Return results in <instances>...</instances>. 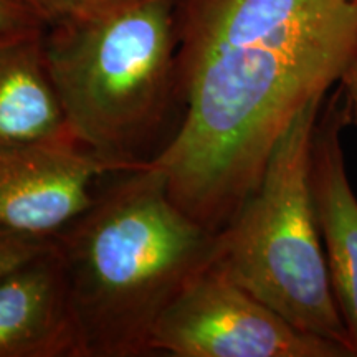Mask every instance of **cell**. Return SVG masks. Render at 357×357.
Here are the masks:
<instances>
[{
  "mask_svg": "<svg viewBox=\"0 0 357 357\" xmlns=\"http://www.w3.org/2000/svg\"><path fill=\"white\" fill-rule=\"evenodd\" d=\"M182 118L151 164L211 234L252 194L296 116L357 55L351 0H176Z\"/></svg>",
  "mask_w": 357,
  "mask_h": 357,
  "instance_id": "1",
  "label": "cell"
},
{
  "mask_svg": "<svg viewBox=\"0 0 357 357\" xmlns=\"http://www.w3.org/2000/svg\"><path fill=\"white\" fill-rule=\"evenodd\" d=\"M52 238L86 357H141L162 312L211 263L215 234L178 207L147 162L108 176Z\"/></svg>",
  "mask_w": 357,
  "mask_h": 357,
  "instance_id": "2",
  "label": "cell"
},
{
  "mask_svg": "<svg viewBox=\"0 0 357 357\" xmlns=\"http://www.w3.org/2000/svg\"><path fill=\"white\" fill-rule=\"evenodd\" d=\"M42 50L71 137L118 171L151 162L181 108L176 0H108L45 26Z\"/></svg>",
  "mask_w": 357,
  "mask_h": 357,
  "instance_id": "3",
  "label": "cell"
},
{
  "mask_svg": "<svg viewBox=\"0 0 357 357\" xmlns=\"http://www.w3.org/2000/svg\"><path fill=\"white\" fill-rule=\"evenodd\" d=\"M323 101H311L281 136L255 189L215 234L211 263L294 328L354 357L311 195V141Z\"/></svg>",
  "mask_w": 357,
  "mask_h": 357,
  "instance_id": "4",
  "label": "cell"
},
{
  "mask_svg": "<svg viewBox=\"0 0 357 357\" xmlns=\"http://www.w3.org/2000/svg\"><path fill=\"white\" fill-rule=\"evenodd\" d=\"M149 349L171 357H352L294 328L212 263L162 312Z\"/></svg>",
  "mask_w": 357,
  "mask_h": 357,
  "instance_id": "5",
  "label": "cell"
},
{
  "mask_svg": "<svg viewBox=\"0 0 357 357\" xmlns=\"http://www.w3.org/2000/svg\"><path fill=\"white\" fill-rule=\"evenodd\" d=\"M114 172L75 139L0 144V229L53 236Z\"/></svg>",
  "mask_w": 357,
  "mask_h": 357,
  "instance_id": "6",
  "label": "cell"
},
{
  "mask_svg": "<svg viewBox=\"0 0 357 357\" xmlns=\"http://www.w3.org/2000/svg\"><path fill=\"white\" fill-rule=\"evenodd\" d=\"M346 126L349 119L337 84L324 98L312 132L310 182L334 300L357 357V195L346 167Z\"/></svg>",
  "mask_w": 357,
  "mask_h": 357,
  "instance_id": "7",
  "label": "cell"
},
{
  "mask_svg": "<svg viewBox=\"0 0 357 357\" xmlns=\"http://www.w3.org/2000/svg\"><path fill=\"white\" fill-rule=\"evenodd\" d=\"M0 357H86L53 238L0 276Z\"/></svg>",
  "mask_w": 357,
  "mask_h": 357,
  "instance_id": "8",
  "label": "cell"
},
{
  "mask_svg": "<svg viewBox=\"0 0 357 357\" xmlns=\"http://www.w3.org/2000/svg\"><path fill=\"white\" fill-rule=\"evenodd\" d=\"M42 33L0 35V144L73 139L45 68Z\"/></svg>",
  "mask_w": 357,
  "mask_h": 357,
  "instance_id": "9",
  "label": "cell"
},
{
  "mask_svg": "<svg viewBox=\"0 0 357 357\" xmlns=\"http://www.w3.org/2000/svg\"><path fill=\"white\" fill-rule=\"evenodd\" d=\"M52 243V236L17 234L0 229V276L43 252Z\"/></svg>",
  "mask_w": 357,
  "mask_h": 357,
  "instance_id": "10",
  "label": "cell"
},
{
  "mask_svg": "<svg viewBox=\"0 0 357 357\" xmlns=\"http://www.w3.org/2000/svg\"><path fill=\"white\" fill-rule=\"evenodd\" d=\"M22 2L37 15L43 26H48L91 10L108 0H22Z\"/></svg>",
  "mask_w": 357,
  "mask_h": 357,
  "instance_id": "11",
  "label": "cell"
},
{
  "mask_svg": "<svg viewBox=\"0 0 357 357\" xmlns=\"http://www.w3.org/2000/svg\"><path fill=\"white\" fill-rule=\"evenodd\" d=\"M37 15L22 0H0V35L43 30Z\"/></svg>",
  "mask_w": 357,
  "mask_h": 357,
  "instance_id": "12",
  "label": "cell"
},
{
  "mask_svg": "<svg viewBox=\"0 0 357 357\" xmlns=\"http://www.w3.org/2000/svg\"><path fill=\"white\" fill-rule=\"evenodd\" d=\"M339 86L342 89V96H344L349 126L357 128V55L352 60L349 68L346 70L344 77L339 82Z\"/></svg>",
  "mask_w": 357,
  "mask_h": 357,
  "instance_id": "13",
  "label": "cell"
},
{
  "mask_svg": "<svg viewBox=\"0 0 357 357\" xmlns=\"http://www.w3.org/2000/svg\"><path fill=\"white\" fill-rule=\"evenodd\" d=\"M351 2H354V3H357V0H351Z\"/></svg>",
  "mask_w": 357,
  "mask_h": 357,
  "instance_id": "14",
  "label": "cell"
}]
</instances>
